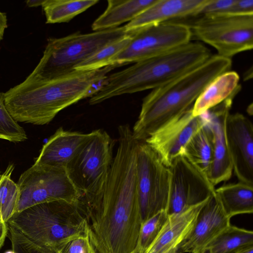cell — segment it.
Segmentation results:
<instances>
[{"mask_svg":"<svg viewBox=\"0 0 253 253\" xmlns=\"http://www.w3.org/2000/svg\"><path fill=\"white\" fill-rule=\"evenodd\" d=\"M44 0H28L26 1V5L29 7H35L42 6Z\"/></svg>","mask_w":253,"mask_h":253,"instance_id":"37","label":"cell"},{"mask_svg":"<svg viewBox=\"0 0 253 253\" xmlns=\"http://www.w3.org/2000/svg\"><path fill=\"white\" fill-rule=\"evenodd\" d=\"M14 168L10 164L0 174V219L6 223L15 213L19 199L18 185L11 178Z\"/></svg>","mask_w":253,"mask_h":253,"instance_id":"26","label":"cell"},{"mask_svg":"<svg viewBox=\"0 0 253 253\" xmlns=\"http://www.w3.org/2000/svg\"><path fill=\"white\" fill-rule=\"evenodd\" d=\"M132 33V31H130L126 37L103 47L78 65L75 71L92 70L111 65V59L122 51L130 42Z\"/></svg>","mask_w":253,"mask_h":253,"instance_id":"27","label":"cell"},{"mask_svg":"<svg viewBox=\"0 0 253 253\" xmlns=\"http://www.w3.org/2000/svg\"><path fill=\"white\" fill-rule=\"evenodd\" d=\"M205 123L203 114L194 116L191 110L162 126L144 141L169 167L177 156L183 154L189 140Z\"/></svg>","mask_w":253,"mask_h":253,"instance_id":"13","label":"cell"},{"mask_svg":"<svg viewBox=\"0 0 253 253\" xmlns=\"http://www.w3.org/2000/svg\"><path fill=\"white\" fill-rule=\"evenodd\" d=\"M131 31L130 42L111 59V64L123 66L154 57L189 43L192 36L189 25L174 21Z\"/></svg>","mask_w":253,"mask_h":253,"instance_id":"11","label":"cell"},{"mask_svg":"<svg viewBox=\"0 0 253 253\" xmlns=\"http://www.w3.org/2000/svg\"><path fill=\"white\" fill-rule=\"evenodd\" d=\"M66 168L80 201H87L100 194L107 180L113 161L114 140L102 129L91 131Z\"/></svg>","mask_w":253,"mask_h":253,"instance_id":"7","label":"cell"},{"mask_svg":"<svg viewBox=\"0 0 253 253\" xmlns=\"http://www.w3.org/2000/svg\"><path fill=\"white\" fill-rule=\"evenodd\" d=\"M91 133L58 128L42 146L34 164L66 169Z\"/></svg>","mask_w":253,"mask_h":253,"instance_id":"18","label":"cell"},{"mask_svg":"<svg viewBox=\"0 0 253 253\" xmlns=\"http://www.w3.org/2000/svg\"><path fill=\"white\" fill-rule=\"evenodd\" d=\"M238 74L232 71L215 77L204 88L197 99L192 114L197 116L221 103L233 95H237L241 86Z\"/></svg>","mask_w":253,"mask_h":253,"instance_id":"20","label":"cell"},{"mask_svg":"<svg viewBox=\"0 0 253 253\" xmlns=\"http://www.w3.org/2000/svg\"><path fill=\"white\" fill-rule=\"evenodd\" d=\"M239 253H253V247H251L244 250Z\"/></svg>","mask_w":253,"mask_h":253,"instance_id":"38","label":"cell"},{"mask_svg":"<svg viewBox=\"0 0 253 253\" xmlns=\"http://www.w3.org/2000/svg\"><path fill=\"white\" fill-rule=\"evenodd\" d=\"M168 216L167 211L163 210L142 222L136 246L143 253L156 239Z\"/></svg>","mask_w":253,"mask_h":253,"instance_id":"29","label":"cell"},{"mask_svg":"<svg viewBox=\"0 0 253 253\" xmlns=\"http://www.w3.org/2000/svg\"><path fill=\"white\" fill-rule=\"evenodd\" d=\"M236 0H208L199 15L231 14Z\"/></svg>","mask_w":253,"mask_h":253,"instance_id":"31","label":"cell"},{"mask_svg":"<svg viewBox=\"0 0 253 253\" xmlns=\"http://www.w3.org/2000/svg\"></svg>","mask_w":253,"mask_h":253,"instance_id":"43","label":"cell"},{"mask_svg":"<svg viewBox=\"0 0 253 253\" xmlns=\"http://www.w3.org/2000/svg\"><path fill=\"white\" fill-rule=\"evenodd\" d=\"M105 75L94 82L89 87L85 96V98L91 97L98 92L105 85L106 82V77Z\"/></svg>","mask_w":253,"mask_h":253,"instance_id":"34","label":"cell"},{"mask_svg":"<svg viewBox=\"0 0 253 253\" xmlns=\"http://www.w3.org/2000/svg\"><path fill=\"white\" fill-rule=\"evenodd\" d=\"M226 215L232 216L253 212V185L239 181L215 189Z\"/></svg>","mask_w":253,"mask_h":253,"instance_id":"22","label":"cell"},{"mask_svg":"<svg viewBox=\"0 0 253 253\" xmlns=\"http://www.w3.org/2000/svg\"><path fill=\"white\" fill-rule=\"evenodd\" d=\"M208 0H156L125 25L126 31L199 15Z\"/></svg>","mask_w":253,"mask_h":253,"instance_id":"17","label":"cell"},{"mask_svg":"<svg viewBox=\"0 0 253 253\" xmlns=\"http://www.w3.org/2000/svg\"><path fill=\"white\" fill-rule=\"evenodd\" d=\"M156 0H109L104 12L92 23L94 31L115 28L130 22Z\"/></svg>","mask_w":253,"mask_h":253,"instance_id":"21","label":"cell"},{"mask_svg":"<svg viewBox=\"0 0 253 253\" xmlns=\"http://www.w3.org/2000/svg\"><path fill=\"white\" fill-rule=\"evenodd\" d=\"M87 253H95L92 246L89 249Z\"/></svg>","mask_w":253,"mask_h":253,"instance_id":"41","label":"cell"},{"mask_svg":"<svg viewBox=\"0 0 253 253\" xmlns=\"http://www.w3.org/2000/svg\"><path fill=\"white\" fill-rule=\"evenodd\" d=\"M118 147L101 193L79 202L95 253H130L142 224L137 189L138 141L128 125L118 127Z\"/></svg>","mask_w":253,"mask_h":253,"instance_id":"1","label":"cell"},{"mask_svg":"<svg viewBox=\"0 0 253 253\" xmlns=\"http://www.w3.org/2000/svg\"><path fill=\"white\" fill-rule=\"evenodd\" d=\"M231 59L211 55L197 67L153 89L142 101L132 132L138 141H144L166 124L193 110L206 86L215 77L230 71Z\"/></svg>","mask_w":253,"mask_h":253,"instance_id":"3","label":"cell"},{"mask_svg":"<svg viewBox=\"0 0 253 253\" xmlns=\"http://www.w3.org/2000/svg\"><path fill=\"white\" fill-rule=\"evenodd\" d=\"M7 223L53 253H59L71 240L87 235L79 203L56 201L37 204L15 213Z\"/></svg>","mask_w":253,"mask_h":253,"instance_id":"5","label":"cell"},{"mask_svg":"<svg viewBox=\"0 0 253 253\" xmlns=\"http://www.w3.org/2000/svg\"><path fill=\"white\" fill-rule=\"evenodd\" d=\"M120 66L115 64L92 70L76 71L49 80L29 75L3 93L5 106L17 123L48 124L60 111L85 98L94 82Z\"/></svg>","mask_w":253,"mask_h":253,"instance_id":"2","label":"cell"},{"mask_svg":"<svg viewBox=\"0 0 253 253\" xmlns=\"http://www.w3.org/2000/svg\"><path fill=\"white\" fill-rule=\"evenodd\" d=\"M251 247H253V231L230 224L209 242L201 253H239Z\"/></svg>","mask_w":253,"mask_h":253,"instance_id":"23","label":"cell"},{"mask_svg":"<svg viewBox=\"0 0 253 253\" xmlns=\"http://www.w3.org/2000/svg\"><path fill=\"white\" fill-rule=\"evenodd\" d=\"M230 14H253V0H236Z\"/></svg>","mask_w":253,"mask_h":253,"instance_id":"33","label":"cell"},{"mask_svg":"<svg viewBox=\"0 0 253 253\" xmlns=\"http://www.w3.org/2000/svg\"><path fill=\"white\" fill-rule=\"evenodd\" d=\"M183 154L208 176L213 160V144L212 131L206 119L205 124L187 143Z\"/></svg>","mask_w":253,"mask_h":253,"instance_id":"24","label":"cell"},{"mask_svg":"<svg viewBox=\"0 0 253 253\" xmlns=\"http://www.w3.org/2000/svg\"><path fill=\"white\" fill-rule=\"evenodd\" d=\"M207 200L180 212L168 214L158 236L143 253H168L178 248L192 230L198 214Z\"/></svg>","mask_w":253,"mask_h":253,"instance_id":"19","label":"cell"},{"mask_svg":"<svg viewBox=\"0 0 253 253\" xmlns=\"http://www.w3.org/2000/svg\"><path fill=\"white\" fill-rule=\"evenodd\" d=\"M129 33L123 26L88 34L78 32L60 38H50L42 57L29 75L42 80L69 75L102 48Z\"/></svg>","mask_w":253,"mask_h":253,"instance_id":"6","label":"cell"},{"mask_svg":"<svg viewBox=\"0 0 253 253\" xmlns=\"http://www.w3.org/2000/svg\"><path fill=\"white\" fill-rule=\"evenodd\" d=\"M192 35L231 59L253 47V14H205L189 26Z\"/></svg>","mask_w":253,"mask_h":253,"instance_id":"8","label":"cell"},{"mask_svg":"<svg viewBox=\"0 0 253 253\" xmlns=\"http://www.w3.org/2000/svg\"><path fill=\"white\" fill-rule=\"evenodd\" d=\"M230 219L214 193L200 210L192 230L178 250L182 253H201L209 242L231 224Z\"/></svg>","mask_w":253,"mask_h":253,"instance_id":"16","label":"cell"},{"mask_svg":"<svg viewBox=\"0 0 253 253\" xmlns=\"http://www.w3.org/2000/svg\"><path fill=\"white\" fill-rule=\"evenodd\" d=\"M225 135L233 166L239 181L253 185V126L251 120L236 113L228 115Z\"/></svg>","mask_w":253,"mask_h":253,"instance_id":"14","label":"cell"},{"mask_svg":"<svg viewBox=\"0 0 253 253\" xmlns=\"http://www.w3.org/2000/svg\"><path fill=\"white\" fill-rule=\"evenodd\" d=\"M143 253L140 249L136 246V248L130 253Z\"/></svg>","mask_w":253,"mask_h":253,"instance_id":"40","label":"cell"},{"mask_svg":"<svg viewBox=\"0 0 253 253\" xmlns=\"http://www.w3.org/2000/svg\"><path fill=\"white\" fill-rule=\"evenodd\" d=\"M168 253H182L179 250L178 248H175L171 250H170L169 252Z\"/></svg>","mask_w":253,"mask_h":253,"instance_id":"39","label":"cell"},{"mask_svg":"<svg viewBox=\"0 0 253 253\" xmlns=\"http://www.w3.org/2000/svg\"><path fill=\"white\" fill-rule=\"evenodd\" d=\"M8 224V236L16 253H53L35 244L13 226Z\"/></svg>","mask_w":253,"mask_h":253,"instance_id":"30","label":"cell"},{"mask_svg":"<svg viewBox=\"0 0 253 253\" xmlns=\"http://www.w3.org/2000/svg\"><path fill=\"white\" fill-rule=\"evenodd\" d=\"M198 42H189L173 49L137 62L106 77L103 87L90 98V105L112 97L153 89L197 67L211 56Z\"/></svg>","mask_w":253,"mask_h":253,"instance_id":"4","label":"cell"},{"mask_svg":"<svg viewBox=\"0 0 253 253\" xmlns=\"http://www.w3.org/2000/svg\"><path fill=\"white\" fill-rule=\"evenodd\" d=\"M17 184L19 199L15 213L43 203L63 201L77 204L80 199L64 168L34 164L21 174Z\"/></svg>","mask_w":253,"mask_h":253,"instance_id":"9","label":"cell"},{"mask_svg":"<svg viewBox=\"0 0 253 253\" xmlns=\"http://www.w3.org/2000/svg\"><path fill=\"white\" fill-rule=\"evenodd\" d=\"M27 138L24 128L7 110L4 103L3 92H0V139L17 143L24 141Z\"/></svg>","mask_w":253,"mask_h":253,"instance_id":"28","label":"cell"},{"mask_svg":"<svg viewBox=\"0 0 253 253\" xmlns=\"http://www.w3.org/2000/svg\"><path fill=\"white\" fill-rule=\"evenodd\" d=\"M99 2L98 0H44L42 7L46 23L68 22Z\"/></svg>","mask_w":253,"mask_h":253,"instance_id":"25","label":"cell"},{"mask_svg":"<svg viewBox=\"0 0 253 253\" xmlns=\"http://www.w3.org/2000/svg\"><path fill=\"white\" fill-rule=\"evenodd\" d=\"M169 168L170 181L168 214L200 204L215 193L214 186L208 176L184 154L177 156Z\"/></svg>","mask_w":253,"mask_h":253,"instance_id":"12","label":"cell"},{"mask_svg":"<svg viewBox=\"0 0 253 253\" xmlns=\"http://www.w3.org/2000/svg\"><path fill=\"white\" fill-rule=\"evenodd\" d=\"M236 95L230 96L204 113L212 133L213 160L208 177L214 186L228 180L233 172L232 163L226 138L225 123Z\"/></svg>","mask_w":253,"mask_h":253,"instance_id":"15","label":"cell"},{"mask_svg":"<svg viewBox=\"0 0 253 253\" xmlns=\"http://www.w3.org/2000/svg\"><path fill=\"white\" fill-rule=\"evenodd\" d=\"M91 247L88 236H83L70 241L59 253H87Z\"/></svg>","mask_w":253,"mask_h":253,"instance_id":"32","label":"cell"},{"mask_svg":"<svg viewBox=\"0 0 253 253\" xmlns=\"http://www.w3.org/2000/svg\"><path fill=\"white\" fill-rule=\"evenodd\" d=\"M136 161L142 222L160 211H167L170 172L158 154L145 141L138 142Z\"/></svg>","mask_w":253,"mask_h":253,"instance_id":"10","label":"cell"},{"mask_svg":"<svg viewBox=\"0 0 253 253\" xmlns=\"http://www.w3.org/2000/svg\"><path fill=\"white\" fill-rule=\"evenodd\" d=\"M7 28L6 14L0 11V42L3 40L4 32Z\"/></svg>","mask_w":253,"mask_h":253,"instance_id":"35","label":"cell"},{"mask_svg":"<svg viewBox=\"0 0 253 253\" xmlns=\"http://www.w3.org/2000/svg\"><path fill=\"white\" fill-rule=\"evenodd\" d=\"M4 253H16L15 252H14L12 250H8L6 252H5Z\"/></svg>","mask_w":253,"mask_h":253,"instance_id":"42","label":"cell"},{"mask_svg":"<svg viewBox=\"0 0 253 253\" xmlns=\"http://www.w3.org/2000/svg\"><path fill=\"white\" fill-rule=\"evenodd\" d=\"M8 231L7 223L0 219V249L3 245Z\"/></svg>","mask_w":253,"mask_h":253,"instance_id":"36","label":"cell"}]
</instances>
